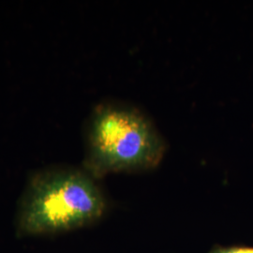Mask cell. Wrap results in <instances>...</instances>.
<instances>
[{
    "label": "cell",
    "mask_w": 253,
    "mask_h": 253,
    "mask_svg": "<svg viewBox=\"0 0 253 253\" xmlns=\"http://www.w3.org/2000/svg\"><path fill=\"white\" fill-rule=\"evenodd\" d=\"M105 208L90 177L73 170L37 174L28 186L19 215L25 235H51L84 226L98 219Z\"/></svg>",
    "instance_id": "1"
},
{
    "label": "cell",
    "mask_w": 253,
    "mask_h": 253,
    "mask_svg": "<svg viewBox=\"0 0 253 253\" xmlns=\"http://www.w3.org/2000/svg\"><path fill=\"white\" fill-rule=\"evenodd\" d=\"M87 164L96 174L153 167L165 145L146 118L133 109L103 104L92 115Z\"/></svg>",
    "instance_id": "2"
},
{
    "label": "cell",
    "mask_w": 253,
    "mask_h": 253,
    "mask_svg": "<svg viewBox=\"0 0 253 253\" xmlns=\"http://www.w3.org/2000/svg\"><path fill=\"white\" fill-rule=\"evenodd\" d=\"M213 253H253V248L235 247V248H228V249H219Z\"/></svg>",
    "instance_id": "3"
}]
</instances>
